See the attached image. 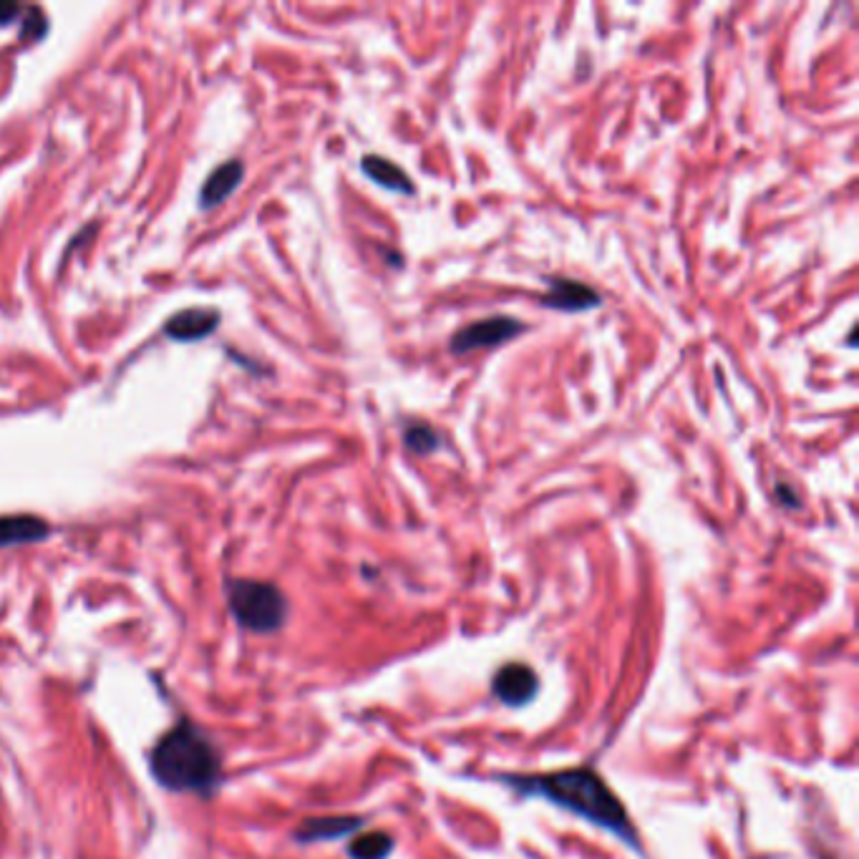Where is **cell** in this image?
<instances>
[{"mask_svg": "<svg viewBox=\"0 0 859 859\" xmlns=\"http://www.w3.org/2000/svg\"><path fill=\"white\" fill-rule=\"evenodd\" d=\"M507 787L523 791L525 797L547 799L549 804H557L577 817L587 819L595 827L605 829L613 837L621 839L627 847L638 849L641 839L638 829L631 822V814L615 791L605 784V779L597 771L587 767L559 769L549 774H529V777H499Z\"/></svg>", "mask_w": 859, "mask_h": 859, "instance_id": "6da1fadb", "label": "cell"}, {"mask_svg": "<svg viewBox=\"0 0 859 859\" xmlns=\"http://www.w3.org/2000/svg\"><path fill=\"white\" fill-rule=\"evenodd\" d=\"M154 781L172 794H197L209 799L222 784V754L205 729L182 719L149 751Z\"/></svg>", "mask_w": 859, "mask_h": 859, "instance_id": "7a4b0ae2", "label": "cell"}, {"mask_svg": "<svg viewBox=\"0 0 859 859\" xmlns=\"http://www.w3.org/2000/svg\"><path fill=\"white\" fill-rule=\"evenodd\" d=\"M227 605L235 621L250 633H277L287 621V597L277 585L265 580H227Z\"/></svg>", "mask_w": 859, "mask_h": 859, "instance_id": "3957f363", "label": "cell"}, {"mask_svg": "<svg viewBox=\"0 0 859 859\" xmlns=\"http://www.w3.org/2000/svg\"><path fill=\"white\" fill-rule=\"evenodd\" d=\"M527 325L517 318L509 315H495V318H485V321L469 323L451 335V353H471V351H485V349H497V345L511 341L519 333H525Z\"/></svg>", "mask_w": 859, "mask_h": 859, "instance_id": "277c9868", "label": "cell"}, {"mask_svg": "<svg viewBox=\"0 0 859 859\" xmlns=\"http://www.w3.org/2000/svg\"><path fill=\"white\" fill-rule=\"evenodd\" d=\"M537 689H539V679L527 663L501 665L495 675V681H491V691H495V696L509 709L527 706V703L537 696Z\"/></svg>", "mask_w": 859, "mask_h": 859, "instance_id": "5b68a950", "label": "cell"}, {"mask_svg": "<svg viewBox=\"0 0 859 859\" xmlns=\"http://www.w3.org/2000/svg\"><path fill=\"white\" fill-rule=\"evenodd\" d=\"M543 305L549 308V311L583 313L601 305V295H597V291H593L590 285L580 283V280L553 277L549 280L547 293L543 295Z\"/></svg>", "mask_w": 859, "mask_h": 859, "instance_id": "8992f818", "label": "cell"}, {"mask_svg": "<svg viewBox=\"0 0 859 859\" xmlns=\"http://www.w3.org/2000/svg\"><path fill=\"white\" fill-rule=\"evenodd\" d=\"M219 325V313L212 311V308H189V311H182L177 315H172L167 325H164V333L175 341H199V338H207L217 331Z\"/></svg>", "mask_w": 859, "mask_h": 859, "instance_id": "52a82bcc", "label": "cell"}, {"mask_svg": "<svg viewBox=\"0 0 859 859\" xmlns=\"http://www.w3.org/2000/svg\"><path fill=\"white\" fill-rule=\"evenodd\" d=\"M363 827V819L355 817H311L295 829V839L303 845L333 842V839L351 837Z\"/></svg>", "mask_w": 859, "mask_h": 859, "instance_id": "ba28073f", "label": "cell"}, {"mask_svg": "<svg viewBox=\"0 0 859 859\" xmlns=\"http://www.w3.org/2000/svg\"><path fill=\"white\" fill-rule=\"evenodd\" d=\"M48 535H51V525L36 515L0 517V547L43 543Z\"/></svg>", "mask_w": 859, "mask_h": 859, "instance_id": "9c48e42d", "label": "cell"}, {"mask_svg": "<svg viewBox=\"0 0 859 859\" xmlns=\"http://www.w3.org/2000/svg\"><path fill=\"white\" fill-rule=\"evenodd\" d=\"M243 175H245V167L240 159H230L225 164H219V167L207 177L205 187L199 192V205L215 207L219 202H225L240 187Z\"/></svg>", "mask_w": 859, "mask_h": 859, "instance_id": "30bf717a", "label": "cell"}, {"mask_svg": "<svg viewBox=\"0 0 859 859\" xmlns=\"http://www.w3.org/2000/svg\"><path fill=\"white\" fill-rule=\"evenodd\" d=\"M361 169L365 177H371L375 185H381L383 189L401 192V195H413L411 177L399 167V164L381 157V154H365L361 162Z\"/></svg>", "mask_w": 859, "mask_h": 859, "instance_id": "8fae6325", "label": "cell"}, {"mask_svg": "<svg viewBox=\"0 0 859 859\" xmlns=\"http://www.w3.org/2000/svg\"><path fill=\"white\" fill-rule=\"evenodd\" d=\"M393 849V839L385 832H371L355 837L349 845L351 859H385Z\"/></svg>", "mask_w": 859, "mask_h": 859, "instance_id": "7c38bea8", "label": "cell"}, {"mask_svg": "<svg viewBox=\"0 0 859 859\" xmlns=\"http://www.w3.org/2000/svg\"><path fill=\"white\" fill-rule=\"evenodd\" d=\"M403 443L419 457H429L439 449V433L433 431L427 423H411V427L403 431Z\"/></svg>", "mask_w": 859, "mask_h": 859, "instance_id": "4fadbf2b", "label": "cell"}, {"mask_svg": "<svg viewBox=\"0 0 859 859\" xmlns=\"http://www.w3.org/2000/svg\"><path fill=\"white\" fill-rule=\"evenodd\" d=\"M46 33V16L41 11H28V21H26V31L21 33L23 38H38Z\"/></svg>", "mask_w": 859, "mask_h": 859, "instance_id": "5bb4252c", "label": "cell"}, {"mask_svg": "<svg viewBox=\"0 0 859 859\" xmlns=\"http://www.w3.org/2000/svg\"><path fill=\"white\" fill-rule=\"evenodd\" d=\"M18 16H21V6H16V3H6V0H0V26H8V23H13Z\"/></svg>", "mask_w": 859, "mask_h": 859, "instance_id": "9a60e30c", "label": "cell"}, {"mask_svg": "<svg viewBox=\"0 0 859 859\" xmlns=\"http://www.w3.org/2000/svg\"><path fill=\"white\" fill-rule=\"evenodd\" d=\"M777 495H779L781 499H784V505H787V507H797L794 491H791L787 485H779V487H777Z\"/></svg>", "mask_w": 859, "mask_h": 859, "instance_id": "2e32d148", "label": "cell"}]
</instances>
